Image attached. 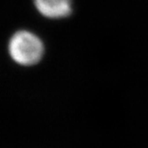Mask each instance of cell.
<instances>
[{
  "instance_id": "1",
  "label": "cell",
  "mask_w": 148,
  "mask_h": 148,
  "mask_svg": "<svg viewBox=\"0 0 148 148\" xmlns=\"http://www.w3.org/2000/svg\"><path fill=\"white\" fill-rule=\"evenodd\" d=\"M8 49L13 60L25 66L36 64L44 54V45L41 39L27 30L14 33L10 39Z\"/></svg>"
},
{
  "instance_id": "2",
  "label": "cell",
  "mask_w": 148,
  "mask_h": 148,
  "mask_svg": "<svg viewBox=\"0 0 148 148\" xmlns=\"http://www.w3.org/2000/svg\"><path fill=\"white\" fill-rule=\"evenodd\" d=\"M38 11L47 18L60 19L71 14V0H33Z\"/></svg>"
}]
</instances>
